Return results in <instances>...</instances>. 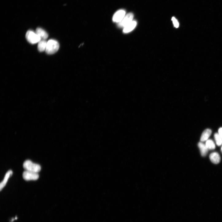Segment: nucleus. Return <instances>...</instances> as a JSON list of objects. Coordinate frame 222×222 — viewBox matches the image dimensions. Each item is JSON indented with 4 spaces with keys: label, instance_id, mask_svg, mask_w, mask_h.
Returning a JSON list of instances; mask_svg holds the SVG:
<instances>
[{
    "label": "nucleus",
    "instance_id": "f3484780",
    "mask_svg": "<svg viewBox=\"0 0 222 222\" xmlns=\"http://www.w3.org/2000/svg\"><path fill=\"white\" fill-rule=\"evenodd\" d=\"M218 133L222 139V127L220 128L218 130Z\"/></svg>",
    "mask_w": 222,
    "mask_h": 222
},
{
    "label": "nucleus",
    "instance_id": "f8f14e48",
    "mask_svg": "<svg viewBox=\"0 0 222 222\" xmlns=\"http://www.w3.org/2000/svg\"><path fill=\"white\" fill-rule=\"evenodd\" d=\"M212 133L211 130L209 129L205 130L203 132L201 137V142H204L208 140Z\"/></svg>",
    "mask_w": 222,
    "mask_h": 222
},
{
    "label": "nucleus",
    "instance_id": "ddd939ff",
    "mask_svg": "<svg viewBox=\"0 0 222 222\" xmlns=\"http://www.w3.org/2000/svg\"><path fill=\"white\" fill-rule=\"evenodd\" d=\"M47 42L45 40H41L38 43V49L39 52H43L45 51Z\"/></svg>",
    "mask_w": 222,
    "mask_h": 222
},
{
    "label": "nucleus",
    "instance_id": "20e7f679",
    "mask_svg": "<svg viewBox=\"0 0 222 222\" xmlns=\"http://www.w3.org/2000/svg\"><path fill=\"white\" fill-rule=\"evenodd\" d=\"M23 177L26 181H34L39 178V175L38 173L25 171L23 173Z\"/></svg>",
    "mask_w": 222,
    "mask_h": 222
},
{
    "label": "nucleus",
    "instance_id": "7ed1b4c3",
    "mask_svg": "<svg viewBox=\"0 0 222 222\" xmlns=\"http://www.w3.org/2000/svg\"><path fill=\"white\" fill-rule=\"evenodd\" d=\"M26 38L29 43L33 44L38 43L41 40L36 33L32 30H29L27 32Z\"/></svg>",
    "mask_w": 222,
    "mask_h": 222
},
{
    "label": "nucleus",
    "instance_id": "9b49d317",
    "mask_svg": "<svg viewBox=\"0 0 222 222\" xmlns=\"http://www.w3.org/2000/svg\"><path fill=\"white\" fill-rule=\"evenodd\" d=\"M136 24L137 23L135 21H132L124 28L123 33H127L131 31L135 28Z\"/></svg>",
    "mask_w": 222,
    "mask_h": 222
},
{
    "label": "nucleus",
    "instance_id": "2eb2a0df",
    "mask_svg": "<svg viewBox=\"0 0 222 222\" xmlns=\"http://www.w3.org/2000/svg\"><path fill=\"white\" fill-rule=\"evenodd\" d=\"M214 138L216 145L220 146L222 144V139L218 133L214 134Z\"/></svg>",
    "mask_w": 222,
    "mask_h": 222
},
{
    "label": "nucleus",
    "instance_id": "0eeeda50",
    "mask_svg": "<svg viewBox=\"0 0 222 222\" xmlns=\"http://www.w3.org/2000/svg\"><path fill=\"white\" fill-rule=\"evenodd\" d=\"M13 174V172L11 170L9 171L6 174L4 178L0 184V190L1 191L6 185L8 181Z\"/></svg>",
    "mask_w": 222,
    "mask_h": 222
},
{
    "label": "nucleus",
    "instance_id": "4468645a",
    "mask_svg": "<svg viewBox=\"0 0 222 222\" xmlns=\"http://www.w3.org/2000/svg\"><path fill=\"white\" fill-rule=\"evenodd\" d=\"M205 145L208 150H212L215 149V145L213 140L208 139L206 141Z\"/></svg>",
    "mask_w": 222,
    "mask_h": 222
},
{
    "label": "nucleus",
    "instance_id": "dca6fc26",
    "mask_svg": "<svg viewBox=\"0 0 222 222\" xmlns=\"http://www.w3.org/2000/svg\"><path fill=\"white\" fill-rule=\"evenodd\" d=\"M172 20L173 22V24L175 27L176 28H178L179 26V23L176 18L174 17H173Z\"/></svg>",
    "mask_w": 222,
    "mask_h": 222
},
{
    "label": "nucleus",
    "instance_id": "423d86ee",
    "mask_svg": "<svg viewBox=\"0 0 222 222\" xmlns=\"http://www.w3.org/2000/svg\"><path fill=\"white\" fill-rule=\"evenodd\" d=\"M126 12L123 10H120L117 12L114 15L112 18L113 22L119 23L125 17Z\"/></svg>",
    "mask_w": 222,
    "mask_h": 222
},
{
    "label": "nucleus",
    "instance_id": "1a4fd4ad",
    "mask_svg": "<svg viewBox=\"0 0 222 222\" xmlns=\"http://www.w3.org/2000/svg\"><path fill=\"white\" fill-rule=\"evenodd\" d=\"M198 146L200 150L201 153L202 157H205L207 154L208 150L206 147L205 144L202 142H200L198 144Z\"/></svg>",
    "mask_w": 222,
    "mask_h": 222
},
{
    "label": "nucleus",
    "instance_id": "9d476101",
    "mask_svg": "<svg viewBox=\"0 0 222 222\" xmlns=\"http://www.w3.org/2000/svg\"><path fill=\"white\" fill-rule=\"evenodd\" d=\"M36 33L41 38V40H45L48 37V34L44 30L41 28L36 29Z\"/></svg>",
    "mask_w": 222,
    "mask_h": 222
},
{
    "label": "nucleus",
    "instance_id": "39448f33",
    "mask_svg": "<svg viewBox=\"0 0 222 222\" xmlns=\"http://www.w3.org/2000/svg\"><path fill=\"white\" fill-rule=\"evenodd\" d=\"M133 17V15L132 13L128 14L125 16L123 20L119 23L118 27L120 28H124L132 21Z\"/></svg>",
    "mask_w": 222,
    "mask_h": 222
},
{
    "label": "nucleus",
    "instance_id": "a211bd4d",
    "mask_svg": "<svg viewBox=\"0 0 222 222\" xmlns=\"http://www.w3.org/2000/svg\"><path fill=\"white\" fill-rule=\"evenodd\" d=\"M221 153H222V146H221Z\"/></svg>",
    "mask_w": 222,
    "mask_h": 222
},
{
    "label": "nucleus",
    "instance_id": "6e6552de",
    "mask_svg": "<svg viewBox=\"0 0 222 222\" xmlns=\"http://www.w3.org/2000/svg\"><path fill=\"white\" fill-rule=\"evenodd\" d=\"M209 158L211 162L215 164H218L220 160V155L216 152H214L211 154L209 156Z\"/></svg>",
    "mask_w": 222,
    "mask_h": 222
},
{
    "label": "nucleus",
    "instance_id": "f03ea898",
    "mask_svg": "<svg viewBox=\"0 0 222 222\" xmlns=\"http://www.w3.org/2000/svg\"><path fill=\"white\" fill-rule=\"evenodd\" d=\"M24 168L25 171L38 173L40 171L41 167L38 164L33 162L30 160H27L24 163Z\"/></svg>",
    "mask_w": 222,
    "mask_h": 222
},
{
    "label": "nucleus",
    "instance_id": "f257e3e1",
    "mask_svg": "<svg viewBox=\"0 0 222 222\" xmlns=\"http://www.w3.org/2000/svg\"><path fill=\"white\" fill-rule=\"evenodd\" d=\"M59 44L56 40H51L47 42L45 52L49 54H52L55 53L58 50Z\"/></svg>",
    "mask_w": 222,
    "mask_h": 222
}]
</instances>
